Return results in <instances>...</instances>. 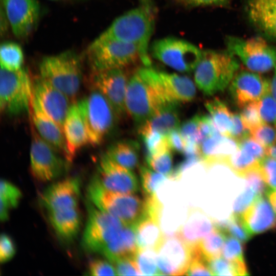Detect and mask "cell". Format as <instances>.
Segmentation results:
<instances>
[{"instance_id":"49","label":"cell","mask_w":276,"mask_h":276,"mask_svg":"<svg viewBox=\"0 0 276 276\" xmlns=\"http://www.w3.org/2000/svg\"><path fill=\"white\" fill-rule=\"evenodd\" d=\"M88 272L90 275H117L116 270L110 261L94 259L88 265Z\"/></svg>"},{"instance_id":"23","label":"cell","mask_w":276,"mask_h":276,"mask_svg":"<svg viewBox=\"0 0 276 276\" xmlns=\"http://www.w3.org/2000/svg\"><path fill=\"white\" fill-rule=\"evenodd\" d=\"M241 216L252 236L276 228V214L267 198L263 195L257 197Z\"/></svg>"},{"instance_id":"34","label":"cell","mask_w":276,"mask_h":276,"mask_svg":"<svg viewBox=\"0 0 276 276\" xmlns=\"http://www.w3.org/2000/svg\"><path fill=\"white\" fill-rule=\"evenodd\" d=\"M226 235L215 227L197 243L201 254L208 262L220 257Z\"/></svg>"},{"instance_id":"27","label":"cell","mask_w":276,"mask_h":276,"mask_svg":"<svg viewBox=\"0 0 276 276\" xmlns=\"http://www.w3.org/2000/svg\"><path fill=\"white\" fill-rule=\"evenodd\" d=\"M214 228V220L202 211L197 209H192L177 234L185 241L192 246L197 244Z\"/></svg>"},{"instance_id":"29","label":"cell","mask_w":276,"mask_h":276,"mask_svg":"<svg viewBox=\"0 0 276 276\" xmlns=\"http://www.w3.org/2000/svg\"><path fill=\"white\" fill-rule=\"evenodd\" d=\"M48 213L51 225L60 238L70 241L77 236L81 226V216L77 208Z\"/></svg>"},{"instance_id":"54","label":"cell","mask_w":276,"mask_h":276,"mask_svg":"<svg viewBox=\"0 0 276 276\" xmlns=\"http://www.w3.org/2000/svg\"><path fill=\"white\" fill-rule=\"evenodd\" d=\"M249 135L250 131L244 124L240 115L233 114V125L229 137L238 143Z\"/></svg>"},{"instance_id":"18","label":"cell","mask_w":276,"mask_h":276,"mask_svg":"<svg viewBox=\"0 0 276 276\" xmlns=\"http://www.w3.org/2000/svg\"><path fill=\"white\" fill-rule=\"evenodd\" d=\"M81 181L73 177L55 182L41 193L40 202L48 212L77 208Z\"/></svg>"},{"instance_id":"42","label":"cell","mask_w":276,"mask_h":276,"mask_svg":"<svg viewBox=\"0 0 276 276\" xmlns=\"http://www.w3.org/2000/svg\"><path fill=\"white\" fill-rule=\"evenodd\" d=\"M250 134L265 148L276 142V129L265 122L251 130Z\"/></svg>"},{"instance_id":"24","label":"cell","mask_w":276,"mask_h":276,"mask_svg":"<svg viewBox=\"0 0 276 276\" xmlns=\"http://www.w3.org/2000/svg\"><path fill=\"white\" fill-rule=\"evenodd\" d=\"M238 147L235 140L217 132L200 144L201 161L208 167L216 164L225 165Z\"/></svg>"},{"instance_id":"41","label":"cell","mask_w":276,"mask_h":276,"mask_svg":"<svg viewBox=\"0 0 276 276\" xmlns=\"http://www.w3.org/2000/svg\"><path fill=\"white\" fill-rule=\"evenodd\" d=\"M226 234L230 235L240 241L245 242L252 235L246 227L241 215L233 213L227 219Z\"/></svg>"},{"instance_id":"30","label":"cell","mask_w":276,"mask_h":276,"mask_svg":"<svg viewBox=\"0 0 276 276\" xmlns=\"http://www.w3.org/2000/svg\"><path fill=\"white\" fill-rule=\"evenodd\" d=\"M133 228L139 249L156 250L164 237L160 228L159 220L147 214Z\"/></svg>"},{"instance_id":"60","label":"cell","mask_w":276,"mask_h":276,"mask_svg":"<svg viewBox=\"0 0 276 276\" xmlns=\"http://www.w3.org/2000/svg\"><path fill=\"white\" fill-rule=\"evenodd\" d=\"M52 1H63V0H50Z\"/></svg>"},{"instance_id":"51","label":"cell","mask_w":276,"mask_h":276,"mask_svg":"<svg viewBox=\"0 0 276 276\" xmlns=\"http://www.w3.org/2000/svg\"><path fill=\"white\" fill-rule=\"evenodd\" d=\"M238 143L239 148L246 151L259 161L267 155L266 148L250 135Z\"/></svg>"},{"instance_id":"38","label":"cell","mask_w":276,"mask_h":276,"mask_svg":"<svg viewBox=\"0 0 276 276\" xmlns=\"http://www.w3.org/2000/svg\"><path fill=\"white\" fill-rule=\"evenodd\" d=\"M172 150L168 147L146 158L148 166L154 171L170 178L173 170Z\"/></svg>"},{"instance_id":"15","label":"cell","mask_w":276,"mask_h":276,"mask_svg":"<svg viewBox=\"0 0 276 276\" xmlns=\"http://www.w3.org/2000/svg\"><path fill=\"white\" fill-rule=\"evenodd\" d=\"M94 177L104 188L113 192L136 193L140 189L139 180L132 170L120 165L106 154L100 158Z\"/></svg>"},{"instance_id":"6","label":"cell","mask_w":276,"mask_h":276,"mask_svg":"<svg viewBox=\"0 0 276 276\" xmlns=\"http://www.w3.org/2000/svg\"><path fill=\"white\" fill-rule=\"evenodd\" d=\"M86 55L91 71L123 68L140 60L135 45L101 34L89 45Z\"/></svg>"},{"instance_id":"59","label":"cell","mask_w":276,"mask_h":276,"mask_svg":"<svg viewBox=\"0 0 276 276\" xmlns=\"http://www.w3.org/2000/svg\"><path fill=\"white\" fill-rule=\"evenodd\" d=\"M266 154L276 159V142L266 148Z\"/></svg>"},{"instance_id":"2","label":"cell","mask_w":276,"mask_h":276,"mask_svg":"<svg viewBox=\"0 0 276 276\" xmlns=\"http://www.w3.org/2000/svg\"><path fill=\"white\" fill-rule=\"evenodd\" d=\"M129 10L114 19L101 35L135 45L140 60L145 66H150L149 42L154 27V19L149 0Z\"/></svg>"},{"instance_id":"11","label":"cell","mask_w":276,"mask_h":276,"mask_svg":"<svg viewBox=\"0 0 276 276\" xmlns=\"http://www.w3.org/2000/svg\"><path fill=\"white\" fill-rule=\"evenodd\" d=\"M88 202V217L82 243L87 251L100 254L126 224L117 217Z\"/></svg>"},{"instance_id":"35","label":"cell","mask_w":276,"mask_h":276,"mask_svg":"<svg viewBox=\"0 0 276 276\" xmlns=\"http://www.w3.org/2000/svg\"><path fill=\"white\" fill-rule=\"evenodd\" d=\"M24 54L21 47L13 42H5L0 48L1 67L9 71H17L22 68Z\"/></svg>"},{"instance_id":"17","label":"cell","mask_w":276,"mask_h":276,"mask_svg":"<svg viewBox=\"0 0 276 276\" xmlns=\"http://www.w3.org/2000/svg\"><path fill=\"white\" fill-rule=\"evenodd\" d=\"M229 94L235 104L242 108L259 101L270 91V81L256 72H237L229 85Z\"/></svg>"},{"instance_id":"25","label":"cell","mask_w":276,"mask_h":276,"mask_svg":"<svg viewBox=\"0 0 276 276\" xmlns=\"http://www.w3.org/2000/svg\"><path fill=\"white\" fill-rule=\"evenodd\" d=\"M159 81L169 102L187 103L196 96V86L189 77L175 73L158 72Z\"/></svg>"},{"instance_id":"10","label":"cell","mask_w":276,"mask_h":276,"mask_svg":"<svg viewBox=\"0 0 276 276\" xmlns=\"http://www.w3.org/2000/svg\"><path fill=\"white\" fill-rule=\"evenodd\" d=\"M150 50L154 58L181 73L194 71L203 52L193 44L173 37L155 40Z\"/></svg>"},{"instance_id":"13","label":"cell","mask_w":276,"mask_h":276,"mask_svg":"<svg viewBox=\"0 0 276 276\" xmlns=\"http://www.w3.org/2000/svg\"><path fill=\"white\" fill-rule=\"evenodd\" d=\"M157 265L162 275L186 274L191 261L193 246L177 233L164 236L156 249Z\"/></svg>"},{"instance_id":"58","label":"cell","mask_w":276,"mask_h":276,"mask_svg":"<svg viewBox=\"0 0 276 276\" xmlns=\"http://www.w3.org/2000/svg\"><path fill=\"white\" fill-rule=\"evenodd\" d=\"M270 92L273 98L276 100V66L271 80L270 81Z\"/></svg>"},{"instance_id":"5","label":"cell","mask_w":276,"mask_h":276,"mask_svg":"<svg viewBox=\"0 0 276 276\" xmlns=\"http://www.w3.org/2000/svg\"><path fill=\"white\" fill-rule=\"evenodd\" d=\"M40 77L73 99L82 79L80 58L72 51L44 57L39 64Z\"/></svg>"},{"instance_id":"45","label":"cell","mask_w":276,"mask_h":276,"mask_svg":"<svg viewBox=\"0 0 276 276\" xmlns=\"http://www.w3.org/2000/svg\"><path fill=\"white\" fill-rule=\"evenodd\" d=\"M242 109L240 115L249 131L264 123L259 113L258 102L249 103Z\"/></svg>"},{"instance_id":"53","label":"cell","mask_w":276,"mask_h":276,"mask_svg":"<svg viewBox=\"0 0 276 276\" xmlns=\"http://www.w3.org/2000/svg\"><path fill=\"white\" fill-rule=\"evenodd\" d=\"M16 253V246L12 239L6 234H2L0 239V261L5 263L11 260Z\"/></svg>"},{"instance_id":"3","label":"cell","mask_w":276,"mask_h":276,"mask_svg":"<svg viewBox=\"0 0 276 276\" xmlns=\"http://www.w3.org/2000/svg\"><path fill=\"white\" fill-rule=\"evenodd\" d=\"M238 59L226 51H203L194 70V81L203 94L212 96L223 91L239 69Z\"/></svg>"},{"instance_id":"50","label":"cell","mask_w":276,"mask_h":276,"mask_svg":"<svg viewBox=\"0 0 276 276\" xmlns=\"http://www.w3.org/2000/svg\"><path fill=\"white\" fill-rule=\"evenodd\" d=\"M258 196L251 188L246 186L245 189L234 202L233 213L241 215Z\"/></svg>"},{"instance_id":"9","label":"cell","mask_w":276,"mask_h":276,"mask_svg":"<svg viewBox=\"0 0 276 276\" xmlns=\"http://www.w3.org/2000/svg\"><path fill=\"white\" fill-rule=\"evenodd\" d=\"M225 44L227 50L252 72H267L276 66V47L262 37L228 36Z\"/></svg>"},{"instance_id":"47","label":"cell","mask_w":276,"mask_h":276,"mask_svg":"<svg viewBox=\"0 0 276 276\" xmlns=\"http://www.w3.org/2000/svg\"><path fill=\"white\" fill-rule=\"evenodd\" d=\"M259 170L265 182L276 189V159L266 155L260 161Z\"/></svg>"},{"instance_id":"55","label":"cell","mask_w":276,"mask_h":276,"mask_svg":"<svg viewBox=\"0 0 276 276\" xmlns=\"http://www.w3.org/2000/svg\"><path fill=\"white\" fill-rule=\"evenodd\" d=\"M169 147L172 151L182 153L186 142L182 136L179 130L175 129L167 135Z\"/></svg>"},{"instance_id":"37","label":"cell","mask_w":276,"mask_h":276,"mask_svg":"<svg viewBox=\"0 0 276 276\" xmlns=\"http://www.w3.org/2000/svg\"><path fill=\"white\" fill-rule=\"evenodd\" d=\"M214 275H248L245 261H231L220 257L208 262Z\"/></svg>"},{"instance_id":"61","label":"cell","mask_w":276,"mask_h":276,"mask_svg":"<svg viewBox=\"0 0 276 276\" xmlns=\"http://www.w3.org/2000/svg\"><path fill=\"white\" fill-rule=\"evenodd\" d=\"M275 123H276V122H275Z\"/></svg>"},{"instance_id":"16","label":"cell","mask_w":276,"mask_h":276,"mask_svg":"<svg viewBox=\"0 0 276 276\" xmlns=\"http://www.w3.org/2000/svg\"><path fill=\"white\" fill-rule=\"evenodd\" d=\"M33 98L43 112L63 129L72 104L71 99L40 77L33 82Z\"/></svg>"},{"instance_id":"39","label":"cell","mask_w":276,"mask_h":276,"mask_svg":"<svg viewBox=\"0 0 276 276\" xmlns=\"http://www.w3.org/2000/svg\"><path fill=\"white\" fill-rule=\"evenodd\" d=\"M135 259L141 275H162L157 265L155 250L139 249Z\"/></svg>"},{"instance_id":"43","label":"cell","mask_w":276,"mask_h":276,"mask_svg":"<svg viewBox=\"0 0 276 276\" xmlns=\"http://www.w3.org/2000/svg\"><path fill=\"white\" fill-rule=\"evenodd\" d=\"M224 258L231 261H244L243 249L236 238L227 235L222 251Z\"/></svg>"},{"instance_id":"40","label":"cell","mask_w":276,"mask_h":276,"mask_svg":"<svg viewBox=\"0 0 276 276\" xmlns=\"http://www.w3.org/2000/svg\"><path fill=\"white\" fill-rule=\"evenodd\" d=\"M139 168L141 183L146 195H154L156 190L168 178L149 167L140 165Z\"/></svg>"},{"instance_id":"4","label":"cell","mask_w":276,"mask_h":276,"mask_svg":"<svg viewBox=\"0 0 276 276\" xmlns=\"http://www.w3.org/2000/svg\"><path fill=\"white\" fill-rule=\"evenodd\" d=\"M89 201L98 208L133 227L147 214L146 202L134 193L113 192L104 188L94 177L87 189Z\"/></svg>"},{"instance_id":"14","label":"cell","mask_w":276,"mask_h":276,"mask_svg":"<svg viewBox=\"0 0 276 276\" xmlns=\"http://www.w3.org/2000/svg\"><path fill=\"white\" fill-rule=\"evenodd\" d=\"M128 80L123 68L91 71L89 76L93 90L99 91L106 98L118 118L126 112L125 97Z\"/></svg>"},{"instance_id":"12","label":"cell","mask_w":276,"mask_h":276,"mask_svg":"<svg viewBox=\"0 0 276 276\" xmlns=\"http://www.w3.org/2000/svg\"><path fill=\"white\" fill-rule=\"evenodd\" d=\"M30 147V171L33 177L40 182H47L60 176L69 164L61 157L57 150L45 141L32 127Z\"/></svg>"},{"instance_id":"28","label":"cell","mask_w":276,"mask_h":276,"mask_svg":"<svg viewBox=\"0 0 276 276\" xmlns=\"http://www.w3.org/2000/svg\"><path fill=\"white\" fill-rule=\"evenodd\" d=\"M138 249L133 227L125 225L100 254L112 263L122 258H135Z\"/></svg>"},{"instance_id":"19","label":"cell","mask_w":276,"mask_h":276,"mask_svg":"<svg viewBox=\"0 0 276 276\" xmlns=\"http://www.w3.org/2000/svg\"><path fill=\"white\" fill-rule=\"evenodd\" d=\"M6 15L12 32L17 37L24 38L32 32L40 14L36 0H2Z\"/></svg>"},{"instance_id":"1","label":"cell","mask_w":276,"mask_h":276,"mask_svg":"<svg viewBox=\"0 0 276 276\" xmlns=\"http://www.w3.org/2000/svg\"><path fill=\"white\" fill-rule=\"evenodd\" d=\"M169 102L159 83L158 71L145 66L129 79L125 97L126 111L139 127Z\"/></svg>"},{"instance_id":"48","label":"cell","mask_w":276,"mask_h":276,"mask_svg":"<svg viewBox=\"0 0 276 276\" xmlns=\"http://www.w3.org/2000/svg\"><path fill=\"white\" fill-rule=\"evenodd\" d=\"M116 270L117 275H141L135 258H122L112 262Z\"/></svg>"},{"instance_id":"20","label":"cell","mask_w":276,"mask_h":276,"mask_svg":"<svg viewBox=\"0 0 276 276\" xmlns=\"http://www.w3.org/2000/svg\"><path fill=\"white\" fill-rule=\"evenodd\" d=\"M29 111L33 125L39 135L66 159L67 149L63 129L43 112L33 96Z\"/></svg>"},{"instance_id":"52","label":"cell","mask_w":276,"mask_h":276,"mask_svg":"<svg viewBox=\"0 0 276 276\" xmlns=\"http://www.w3.org/2000/svg\"><path fill=\"white\" fill-rule=\"evenodd\" d=\"M244 178L246 180V186L251 188L258 196L263 195L268 190L260 173L259 166L248 172Z\"/></svg>"},{"instance_id":"56","label":"cell","mask_w":276,"mask_h":276,"mask_svg":"<svg viewBox=\"0 0 276 276\" xmlns=\"http://www.w3.org/2000/svg\"><path fill=\"white\" fill-rule=\"evenodd\" d=\"M231 0H176L180 5L188 7H197L201 6H225L227 5Z\"/></svg>"},{"instance_id":"57","label":"cell","mask_w":276,"mask_h":276,"mask_svg":"<svg viewBox=\"0 0 276 276\" xmlns=\"http://www.w3.org/2000/svg\"><path fill=\"white\" fill-rule=\"evenodd\" d=\"M266 194L276 213V189H269L266 191Z\"/></svg>"},{"instance_id":"31","label":"cell","mask_w":276,"mask_h":276,"mask_svg":"<svg viewBox=\"0 0 276 276\" xmlns=\"http://www.w3.org/2000/svg\"><path fill=\"white\" fill-rule=\"evenodd\" d=\"M112 160L130 170L139 168L140 144L134 140L127 139L111 145L105 153Z\"/></svg>"},{"instance_id":"26","label":"cell","mask_w":276,"mask_h":276,"mask_svg":"<svg viewBox=\"0 0 276 276\" xmlns=\"http://www.w3.org/2000/svg\"><path fill=\"white\" fill-rule=\"evenodd\" d=\"M179 103L168 102L159 108L142 125L139 127L140 135L157 132L166 135L180 127Z\"/></svg>"},{"instance_id":"22","label":"cell","mask_w":276,"mask_h":276,"mask_svg":"<svg viewBox=\"0 0 276 276\" xmlns=\"http://www.w3.org/2000/svg\"><path fill=\"white\" fill-rule=\"evenodd\" d=\"M63 130L67 149L66 159L70 164L77 152L89 144L86 127L77 102L73 103L70 108Z\"/></svg>"},{"instance_id":"44","label":"cell","mask_w":276,"mask_h":276,"mask_svg":"<svg viewBox=\"0 0 276 276\" xmlns=\"http://www.w3.org/2000/svg\"><path fill=\"white\" fill-rule=\"evenodd\" d=\"M261 118L266 123L276 122V100L268 92L258 101Z\"/></svg>"},{"instance_id":"33","label":"cell","mask_w":276,"mask_h":276,"mask_svg":"<svg viewBox=\"0 0 276 276\" xmlns=\"http://www.w3.org/2000/svg\"><path fill=\"white\" fill-rule=\"evenodd\" d=\"M22 194L20 190L11 182L2 179L0 185V219L8 220L11 209L18 204Z\"/></svg>"},{"instance_id":"7","label":"cell","mask_w":276,"mask_h":276,"mask_svg":"<svg viewBox=\"0 0 276 276\" xmlns=\"http://www.w3.org/2000/svg\"><path fill=\"white\" fill-rule=\"evenodd\" d=\"M82 115L89 144L97 146L102 143L113 127L118 118L113 107L99 91L93 90L77 102Z\"/></svg>"},{"instance_id":"8","label":"cell","mask_w":276,"mask_h":276,"mask_svg":"<svg viewBox=\"0 0 276 276\" xmlns=\"http://www.w3.org/2000/svg\"><path fill=\"white\" fill-rule=\"evenodd\" d=\"M33 96V82L25 68L12 71L1 67V113L15 116L29 111Z\"/></svg>"},{"instance_id":"36","label":"cell","mask_w":276,"mask_h":276,"mask_svg":"<svg viewBox=\"0 0 276 276\" xmlns=\"http://www.w3.org/2000/svg\"><path fill=\"white\" fill-rule=\"evenodd\" d=\"M259 163L252 155L238 147L229 157L225 166L237 176L244 178L248 172L259 167Z\"/></svg>"},{"instance_id":"46","label":"cell","mask_w":276,"mask_h":276,"mask_svg":"<svg viewBox=\"0 0 276 276\" xmlns=\"http://www.w3.org/2000/svg\"><path fill=\"white\" fill-rule=\"evenodd\" d=\"M199 115L197 114L182 123L179 130L185 142L201 143L199 130Z\"/></svg>"},{"instance_id":"32","label":"cell","mask_w":276,"mask_h":276,"mask_svg":"<svg viewBox=\"0 0 276 276\" xmlns=\"http://www.w3.org/2000/svg\"><path fill=\"white\" fill-rule=\"evenodd\" d=\"M205 106L216 130L220 134L229 137L234 113L217 98L206 101Z\"/></svg>"},{"instance_id":"21","label":"cell","mask_w":276,"mask_h":276,"mask_svg":"<svg viewBox=\"0 0 276 276\" xmlns=\"http://www.w3.org/2000/svg\"><path fill=\"white\" fill-rule=\"evenodd\" d=\"M246 11L260 33L276 41V0H246Z\"/></svg>"}]
</instances>
